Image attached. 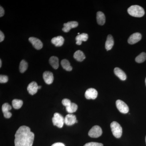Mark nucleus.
<instances>
[{"label":"nucleus","instance_id":"13","mask_svg":"<svg viewBox=\"0 0 146 146\" xmlns=\"http://www.w3.org/2000/svg\"><path fill=\"white\" fill-rule=\"evenodd\" d=\"M43 79L47 84H50L54 81V76L52 73L49 71H46L43 74Z\"/></svg>","mask_w":146,"mask_h":146},{"label":"nucleus","instance_id":"9","mask_svg":"<svg viewBox=\"0 0 146 146\" xmlns=\"http://www.w3.org/2000/svg\"><path fill=\"white\" fill-rule=\"evenodd\" d=\"M29 40L36 50L41 49L43 47V43L38 38L35 37H31L29 38Z\"/></svg>","mask_w":146,"mask_h":146},{"label":"nucleus","instance_id":"31","mask_svg":"<svg viewBox=\"0 0 146 146\" xmlns=\"http://www.w3.org/2000/svg\"><path fill=\"white\" fill-rule=\"evenodd\" d=\"M5 39V35L1 31H0V42H1Z\"/></svg>","mask_w":146,"mask_h":146},{"label":"nucleus","instance_id":"4","mask_svg":"<svg viewBox=\"0 0 146 146\" xmlns=\"http://www.w3.org/2000/svg\"><path fill=\"white\" fill-rule=\"evenodd\" d=\"M52 121L54 125L60 128L63 127L65 123L64 118L62 115L57 112L54 113L52 119Z\"/></svg>","mask_w":146,"mask_h":146},{"label":"nucleus","instance_id":"15","mask_svg":"<svg viewBox=\"0 0 146 146\" xmlns=\"http://www.w3.org/2000/svg\"><path fill=\"white\" fill-rule=\"evenodd\" d=\"M51 42L55 46L60 47L63 46L64 44V39L61 36H56L52 39Z\"/></svg>","mask_w":146,"mask_h":146},{"label":"nucleus","instance_id":"30","mask_svg":"<svg viewBox=\"0 0 146 146\" xmlns=\"http://www.w3.org/2000/svg\"><path fill=\"white\" fill-rule=\"evenodd\" d=\"M5 14V11L2 7H0V17H2Z\"/></svg>","mask_w":146,"mask_h":146},{"label":"nucleus","instance_id":"6","mask_svg":"<svg viewBox=\"0 0 146 146\" xmlns=\"http://www.w3.org/2000/svg\"><path fill=\"white\" fill-rule=\"evenodd\" d=\"M116 106L121 113L126 114L129 111V108L124 102L121 100H117L116 102Z\"/></svg>","mask_w":146,"mask_h":146},{"label":"nucleus","instance_id":"20","mask_svg":"<svg viewBox=\"0 0 146 146\" xmlns=\"http://www.w3.org/2000/svg\"><path fill=\"white\" fill-rule=\"evenodd\" d=\"M74 57L76 60L79 61V62L83 61L86 58L85 55L80 50H78L74 53Z\"/></svg>","mask_w":146,"mask_h":146},{"label":"nucleus","instance_id":"14","mask_svg":"<svg viewBox=\"0 0 146 146\" xmlns=\"http://www.w3.org/2000/svg\"><path fill=\"white\" fill-rule=\"evenodd\" d=\"M38 86H38L37 83L35 82H31L29 84L27 88L29 94L31 95L36 94L37 93L38 89H39Z\"/></svg>","mask_w":146,"mask_h":146},{"label":"nucleus","instance_id":"24","mask_svg":"<svg viewBox=\"0 0 146 146\" xmlns=\"http://www.w3.org/2000/svg\"><path fill=\"white\" fill-rule=\"evenodd\" d=\"M12 104L13 108L16 109H19L22 107L23 101L21 100L14 99L12 101Z\"/></svg>","mask_w":146,"mask_h":146},{"label":"nucleus","instance_id":"7","mask_svg":"<svg viewBox=\"0 0 146 146\" xmlns=\"http://www.w3.org/2000/svg\"><path fill=\"white\" fill-rule=\"evenodd\" d=\"M97 90L94 88H90L86 90L85 93V97L88 100H95L98 96Z\"/></svg>","mask_w":146,"mask_h":146},{"label":"nucleus","instance_id":"5","mask_svg":"<svg viewBox=\"0 0 146 146\" xmlns=\"http://www.w3.org/2000/svg\"><path fill=\"white\" fill-rule=\"evenodd\" d=\"M102 133V131L101 128L99 126L95 125L89 130L88 134L91 138H97L101 136Z\"/></svg>","mask_w":146,"mask_h":146},{"label":"nucleus","instance_id":"19","mask_svg":"<svg viewBox=\"0 0 146 146\" xmlns=\"http://www.w3.org/2000/svg\"><path fill=\"white\" fill-rule=\"evenodd\" d=\"M97 23L100 25H103L106 22V17L104 13L101 11H98L97 13Z\"/></svg>","mask_w":146,"mask_h":146},{"label":"nucleus","instance_id":"8","mask_svg":"<svg viewBox=\"0 0 146 146\" xmlns=\"http://www.w3.org/2000/svg\"><path fill=\"white\" fill-rule=\"evenodd\" d=\"M64 122L67 125L71 126L74 124L75 123H77L78 121L75 115L70 114L66 115L64 119Z\"/></svg>","mask_w":146,"mask_h":146},{"label":"nucleus","instance_id":"22","mask_svg":"<svg viewBox=\"0 0 146 146\" xmlns=\"http://www.w3.org/2000/svg\"><path fill=\"white\" fill-rule=\"evenodd\" d=\"M61 65L63 69L67 71H71L72 70V68L71 66L70 63L67 59H63L61 60Z\"/></svg>","mask_w":146,"mask_h":146},{"label":"nucleus","instance_id":"1","mask_svg":"<svg viewBox=\"0 0 146 146\" xmlns=\"http://www.w3.org/2000/svg\"><path fill=\"white\" fill-rule=\"evenodd\" d=\"M15 137V146H32L35 135L29 127L23 125L16 131Z\"/></svg>","mask_w":146,"mask_h":146},{"label":"nucleus","instance_id":"17","mask_svg":"<svg viewBox=\"0 0 146 146\" xmlns=\"http://www.w3.org/2000/svg\"><path fill=\"white\" fill-rule=\"evenodd\" d=\"M114 73L115 74L122 80H125L127 76L125 73L119 68H116L114 69Z\"/></svg>","mask_w":146,"mask_h":146},{"label":"nucleus","instance_id":"16","mask_svg":"<svg viewBox=\"0 0 146 146\" xmlns=\"http://www.w3.org/2000/svg\"><path fill=\"white\" fill-rule=\"evenodd\" d=\"M88 39V35L86 33H83L79 35L76 37V44L78 45H81L82 42H86Z\"/></svg>","mask_w":146,"mask_h":146},{"label":"nucleus","instance_id":"25","mask_svg":"<svg viewBox=\"0 0 146 146\" xmlns=\"http://www.w3.org/2000/svg\"><path fill=\"white\" fill-rule=\"evenodd\" d=\"M28 67V64L25 60H23L21 61L19 65V70L21 73H23L27 70Z\"/></svg>","mask_w":146,"mask_h":146},{"label":"nucleus","instance_id":"35","mask_svg":"<svg viewBox=\"0 0 146 146\" xmlns=\"http://www.w3.org/2000/svg\"><path fill=\"white\" fill-rule=\"evenodd\" d=\"M145 84H146V79H145Z\"/></svg>","mask_w":146,"mask_h":146},{"label":"nucleus","instance_id":"33","mask_svg":"<svg viewBox=\"0 0 146 146\" xmlns=\"http://www.w3.org/2000/svg\"><path fill=\"white\" fill-rule=\"evenodd\" d=\"M2 66V60L0 59V68H1Z\"/></svg>","mask_w":146,"mask_h":146},{"label":"nucleus","instance_id":"3","mask_svg":"<svg viewBox=\"0 0 146 146\" xmlns=\"http://www.w3.org/2000/svg\"><path fill=\"white\" fill-rule=\"evenodd\" d=\"M112 134L116 138H121L122 134V128L119 123L113 121L110 124Z\"/></svg>","mask_w":146,"mask_h":146},{"label":"nucleus","instance_id":"12","mask_svg":"<svg viewBox=\"0 0 146 146\" xmlns=\"http://www.w3.org/2000/svg\"><path fill=\"white\" fill-rule=\"evenodd\" d=\"M78 23L76 21H71L63 24L64 27L62 29V30L64 32L68 33L72 29L75 28L78 26Z\"/></svg>","mask_w":146,"mask_h":146},{"label":"nucleus","instance_id":"18","mask_svg":"<svg viewBox=\"0 0 146 146\" xmlns=\"http://www.w3.org/2000/svg\"><path fill=\"white\" fill-rule=\"evenodd\" d=\"M114 41L112 35H109L107 36L105 44V48L107 50H110L114 46Z\"/></svg>","mask_w":146,"mask_h":146},{"label":"nucleus","instance_id":"23","mask_svg":"<svg viewBox=\"0 0 146 146\" xmlns=\"http://www.w3.org/2000/svg\"><path fill=\"white\" fill-rule=\"evenodd\" d=\"M77 109V105L74 103H71L70 105L66 107V111L69 113H72L76 112Z\"/></svg>","mask_w":146,"mask_h":146},{"label":"nucleus","instance_id":"26","mask_svg":"<svg viewBox=\"0 0 146 146\" xmlns=\"http://www.w3.org/2000/svg\"><path fill=\"white\" fill-rule=\"evenodd\" d=\"M146 60V53L142 52L138 56L135 58V60L137 63H142Z\"/></svg>","mask_w":146,"mask_h":146},{"label":"nucleus","instance_id":"21","mask_svg":"<svg viewBox=\"0 0 146 146\" xmlns=\"http://www.w3.org/2000/svg\"><path fill=\"white\" fill-rule=\"evenodd\" d=\"M49 63L52 68L55 70L57 69L59 67V60L56 56H52L50 58Z\"/></svg>","mask_w":146,"mask_h":146},{"label":"nucleus","instance_id":"27","mask_svg":"<svg viewBox=\"0 0 146 146\" xmlns=\"http://www.w3.org/2000/svg\"><path fill=\"white\" fill-rule=\"evenodd\" d=\"M8 81V78L7 76L1 75L0 76V83H5Z\"/></svg>","mask_w":146,"mask_h":146},{"label":"nucleus","instance_id":"10","mask_svg":"<svg viewBox=\"0 0 146 146\" xmlns=\"http://www.w3.org/2000/svg\"><path fill=\"white\" fill-rule=\"evenodd\" d=\"M142 35L139 33H133L128 39V42L130 44H134L141 40Z\"/></svg>","mask_w":146,"mask_h":146},{"label":"nucleus","instance_id":"2","mask_svg":"<svg viewBox=\"0 0 146 146\" xmlns=\"http://www.w3.org/2000/svg\"><path fill=\"white\" fill-rule=\"evenodd\" d=\"M127 12L130 16L137 18L143 17L145 13L143 8L137 5L131 6L128 9Z\"/></svg>","mask_w":146,"mask_h":146},{"label":"nucleus","instance_id":"28","mask_svg":"<svg viewBox=\"0 0 146 146\" xmlns=\"http://www.w3.org/2000/svg\"><path fill=\"white\" fill-rule=\"evenodd\" d=\"M84 146H104L102 144L96 142H90L87 143Z\"/></svg>","mask_w":146,"mask_h":146},{"label":"nucleus","instance_id":"32","mask_svg":"<svg viewBox=\"0 0 146 146\" xmlns=\"http://www.w3.org/2000/svg\"><path fill=\"white\" fill-rule=\"evenodd\" d=\"M51 146H65L64 144L61 143H56L53 144Z\"/></svg>","mask_w":146,"mask_h":146},{"label":"nucleus","instance_id":"34","mask_svg":"<svg viewBox=\"0 0 146 146\" xmlns=\"http://www.w3.org/2000/svg\"><path fill=\"white\" fill-rule=\"evenodd\" d=\"M38 88H39V89H41V86H38Z\"/></svg>","mask_w":146,"mask_h":146},{"label":"nucleus","instance_id":"29","mask_svg":"<svg viewBox=\"0 0 146 146\" xmlns=\"http://www.w3.org/2000/svg\"><path fill=\"white\" fill-rule=\"evenodd\" d=\"M71 103L72 102H71L70 100L68 99H64L62 101V104L66 107L70 105Z\"/></svg>","mask_w":146,"mask_h":146},{"label":"nucleus","instance_id":"11","mask_svg":"<svg viewBox=\"0 0 146 146\" xmlns=\"http://www.w3.org/2000/svg\"><path fill=\"white\" fill-rule=\"evenodd\" d=\"M11 106L7 103H5L3 105L2 110L5 117L7 119L11 117L12 114L9 112V110H11Z\"/></svg>","mask_w":146,"mask_h":146},{"label":"nucleus","instance_id":"36","mask_svg":"<svg viewBox=\"0 0 146 146\" xmlns=\"http://www.w3.org/2000/svg\"><path fill=\"white\" fill-rule=\"evenodd\" d=\"M145 141H146V138H145Z\"/></svg>","mask_w":146,"mask_h":146}]
</instances>
